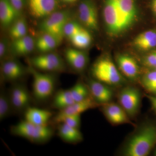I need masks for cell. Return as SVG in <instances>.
I'll use <instances>...</instances> for the list:
<instances>
[{
    "label": "cell",
    "instance_id": "1",
    "mask_svg": "<svg viewBox=\"0 0 156 156\" xmlns=\"http://www.w3.org/2000/svg\"><path fill=\"white\" fill-rule=\"evenodd\" d=\"M156 145V125L141 124L126 140L121 150L125 156H147Z\"/></svg>",
    "mask_w": 156,
    "mask_h": 156
},
{
    "label": "cell",
    "instance_id": "2",
    "mask_svg": "<svg viewBox=\"0 0 156 156\" xmlns=\"http://www.w3.org/2000/svg\"><path fill=\"white\" fill-rule=\"evenodd\" d=\"M29 70L33 78L34 99L39 103H44L52 99L56 91V77L50 73L40 72L31 66Z\"/></svg>",
    "mask_w": 156,
    "mask_h": 156
},
{
    "label": "cell",
    "instance_id": "3",
    "mask_svg": "<svg viewBox=\"0 0 156 156\" xmlns=\"http://www.w3.org/2000/svg\"><path fill=\"white\" fill-rule=\"evenodd\" d=\"M103 15L108 30L112 35L122 32L133 23L121 11L116 0L105 1Z\"/></svg>",
    "mask_w": 156,
    "mask_h": 156
},
{
    "label": "cell",
    "instance_id": "4",
    "mask_svg": "<svg viewBox=\"0 0 156 156\" xmlns=\"http://www.w3.org/2000/svg\"><path fill=\"white\" fill-rule=\"evenodd\" d=\"M92 72L94 79L110 87H119L124 82L115 65L108 58L103 57L95 62Z\"/></svg>",
    "mask_w": 156,
    "mask_h": 156
},
{
    "label": "cell",
    "instance_id": "5",
    "mask_svg": "<svg viewBox=\"0 0 156 156\" xmlns=\"http://www.w3.org/2000/svg\"><path fill=\"white\" fill-rule=\"evenodd\" d=\"M119 104L130 118H134L139 112L141 101V92L134 87H124L118 96Z\"/></svg>",
    "mask_w": 156,
    "mask_h": 156
},
{
    "label": "cell",
    "instance_id": "6",
    "mask_svg": "<svg viewBox=\"0 0 156 156\" xmlns=\"http://www.w3.org/2000/svg\"><path fill=\"white\" fill-rule=\"evenodd\" d=\"M69 14L67 11H55L44 20L41 28L44 33L50 34L61 42L64 36L65 25L69 20Z\"/></svg>",
    "mask_w": 156,
    "mask_h": 156
},
{
    "label": "cell",
    "instance_id": "7",
    "mask_svg": "<svg viewBox=\"0 0 156 156\" xmlns=\"http://www.w3.org/2000/svg\"><path fill=\"white\" fill-rule=\"evenodd\" d=\"M9 92L14 114H24L31 106L34 99L26 86L18 82L14 83Z\"/></svg>",
    "mask_w": 156,
    "mask_h": 156
},
{
    "label": "cell",
    "instance_id": "8",
    "mask_svg": "<svg viewBox=\"0 0 156 156\" xmlns=\"http://www.w3.org/2000/svg\"><path fill=\"white\" fill-rule=\"evenodd\" d=\"M30 62L31 66L42 72H62L66 69L63 59L55 53H44L33 57Z\"/></svg>",
    "mask_w": 156,
    "mask_h": 156
},
{
    "label": "cell",
    "instance_id": "9",
    "mask_svg": "<svg viewBox=\"0 0 156 156\" xmlns=\"http://www.w3.org/2000/svg\"><path fill=\"white\" fill-rule=\"evenodd\" d=\"M98 106L99 105L91 96L85 100L75 102L64 109L59 111L53 117L52 120L54 123L59 124L65 117L72 115H81L88 110L95 108Z\"/></svg>",
    "mask_w": 156,
    "mask_h": 156
},
{
    "label": "cell",
    "instance_id": "10",
    "mask_svg": "<svg viewBox=\"0 0 156 156\" xmlns=\"http://www.w3.org/2000/svg\"><path fill=\"white\" fill-rule=\"evenodd\" d=\"M87 84L91 97L99 106L111 102L114 93L110 87L95 79L88 80Z\"/></svg>",
    "mask_w": 156,
    "mask_h": 156
},
{
    "label": "cell",
    "instance_id": "11",
    "mask_svg": "<svg viewBox=\"0 0 156 156\" xmlns=\"http://www.w3.org/2000/svg\"><path fill=\"white\" fill-rule=\"evenodd\" d=\"M79 16L84 25L93 30L98 29L97 9L91 0H83L79 7Z\"/></svg>",
    "mask_w": 156,
    "mask_h": 156
},
{
    "label": "cell",
    "instance_id": "12",
    "mask_svg": "<svg viewBox=\"0 0 156 156\" xmlns=\"http://www.w3.org/2000/svg\"><path fill=\"white\" fill-rule=\"evenodd\" d=\"M1 73L3 81L14 83L25 76L26 70L16 60L8 59L3 61Z\"/></svg>",
    "mask_w": 156,
    "mask_h": 156
},
{
    "label": "cell",
    "instance_id": "13",
    "mask_svg": "<svg viewBox=\"0 0 156 156\" xmlns=\"http://www.w3.org/2000/svg\"><path fill=\"white\" fill-rule=\"evenodd\" d=\"M101 106L103 114L113 125H119L131 123L130 118L119 103L110 102Z\"/></svg>",
    "mask_w": 156,
    "mask_h": 156
},
{
    "label": "cell",
    "instance_id": "14",
    "mask_svg": "<svg viewBox=\"0 0 156 156\" xmlns=\"http://www.w3.org/2000/svg\"><path fill=\"white\" fill-rule=\"evenodd\" d=\"M117 65L121 73L131 80H136L139 75V67L133 57L126 54H120L116 58Z\"/></svg>",
    "mask_w": 156,
    "mask_h": 156
},
{
    "label": "cell",
    "instance_id": "15",
    "mask_svg": "<svg viewBox=\"0 0 156 156\" xmlns=\"http://www.w3.org/2000/svg\"><path fill=\"white\" fill-rule=\"evenodd\" d=\"M28 4L31 13L37 18L48 17L57 6L56 0H28Z\"/></svg>",
    "mask_w": 156,
    "mask_h": 156
},
{
    "label": "cell",
    "instance_id": "16",
    "mask_svg": "<svg viewBox=\"0 0 156 156\" xmlns=\"http://www.w3.org/2000/svg\"><path fill=\"white\" fill-rule=\"evenodd\" d=\"M25 120L37 126L49 125L53 118V113L48 110L30 106L24 113Z\"/></svg>",
    "mask_w": 156,
    "mask_h": 156
},
{
    "label": "cell",
    "instance_id": "17",
    "mask_svg": "<svg viewBox=\"0 0 156 156\" xmlns=\"http://www.w3.org/2000/svg\"><path fill=\"white\" fill-rule=\"evenodd\" d=\"M65 56L68 64L76 71L81 72L87 67L88 57L80 50L69 48L66 50Z\"/></svg>",
    "mask_w": 156,
    "mask_h": 156
},
{
    "label": "cell",
    "instance_id": "18",
    "mask_svg": "<svg viewBox=\"0 0 156 156\" xmlns=\"http://www.w3.org/2000/svg\"><path fill=\"white\" fill-rule=\"evenodd\" d=\"M58 125L57 134L62 141L70 144H76L83 141V136L80 129L70 127L63 123Z\"/></svg>",
    "mask_w": 156,
    "mask_h": 156
},
{
    "label": "cell",
    "instance_id": "19",
    "mask_svg": "<svg viewBox=\"0 0 156 156\" xmlns=\"http://www.w3.org/2000/svg\"><path fill=\"white\" fill-rule=\"evenodd\" d=\"M18 12L9 0H0V21L3 26L11 25L17 18Z\"/></svg>",
    "mask_w": 156,
    "mask_h": 156
},
{
    "label": "cell",
    "instance_id": "20",
    "mask_svg": "<svg viewBox=\"0 0 156 156\" xmlns=\"http://www.w3.org/2000/svg\"><path fill=\"white\" fill-rule=\"evenodd\" d=\"M51 100V107L58 111L75 102L69 89H61L56 91Z\"/></svg>",
    "mask_w": 156,
    "mask_h": 156
},
{
    "label": "cell",
    "instance_id": "21",
    "mask_svg": "<svg viewBox=\"0 0 156 156\" xmlns=\"http://www.w3.org/2000/svg\"><path fill=\"white\" fill-rule=\"evenodd\" d=\"M133 44L136 48L146 51L156 47V31L149 30L141 33L134 38Z\"/></svg>",
    "mask_w": 156,
    "mask_h": 156
},
{
    "label": "cell",
    "instance_id": "22",
    "mask_svg": "<svg viewBox=\"0 0 156 156\" xmlns=\"http://www.w3.org/2000/svg\"><path fill=\"white\" fill-rule=\"evenodd\" d=\"M35 43L31 37L27 35L14 40L12 50L15 55L24 56L30 53L34 48Z\"/></svg>",
    "mask_w": 156,
    "mask_h": 156
},
{
    "label": "cell",
    "instance_id": "23",
    "mask_svg": "<svg viewBox=\"0 0 156 156\" xmlns=\"http://www.w3.org/2000/svg\"><path fill=\"white\" fill-rule=\"evenodd\" d=\"M36 126L35 125L24 120L11 126L10 132L14 136L22 137L30 141Z\"/></svg>",
    "mask_w": 156,
    "mask_h": 156
},
{
    "label": "cell",
    "instance_id": "24",
    "mask_svg": "<svg viewBox=\"0 0 156 156\" xmlns=\"http://www.w3.org/2000/svg\"><path fill=\"white\" fill-rule=\"evenodd\" d=\"M54 134V129L49 125L36 126L30 142L35 144H44L51 140Z\"/></svg>",
    "mask_w": 156,
    "mask_h": 156
},
{
    "label": "cell",
    "instance_id": "25",
    "mask_svg": "<svg viewBox=\"0 0 156 156\" xmlns=\"http://www.w3.org/2000/svg\"><path fill=\"white\" fill-rule=\"evenodd\" d=\"M14 114L9 89L1 88L0 91V121L5 119Z\"/></svg>",
    "mask_w": 156,
    "mask_h": 156
},
{
    "label": "cell",
    "instance_id": "26",
    "mask_svg": "<svg viewBox=\"0 0 156 156\" xmlns=\"http://www.w3.org/2000/svg\"><path fill=\"white\" fill-rule=\"evenodd\" d=\"M59 43L60 42L55 37L44 33L37 39L36 46L40 52L46 53L55 49Z\"/></svg>",
    "mask_w": 156,
    "mask_h": 156
},
{
    "label": "cell",
    "instance_id": "27",
    "mask_svg": "<svg viewBox=\"0 0 156 156\" xmlns=\"http://www.w3.org/2000/svg\"><path fill=\"white\" fill-rule=\"evenodd\" d=\"M119 8L126 17L134 23L137 16V9L134 0H116Z\"/></svg>",
    "mask_w": 156,
    "mask_h": 156
},
{
    "label": "cell",
    "instance_id": "28",
    "mask_svg": "<svg viewBox=\"0 0 156 156\" xmlns=\"http://www.w3.org/2000/svg\"><path fill=\"white\" fill-rule=\"evenodd\" d=\"M92 36L87 30L82 28L79 32L70 39L72 44L78 49H85L92 42Z\"/></svg>",
    "mask_w": 156,
    "mask_h": 156
},
{
    "label": "cell",
    "instance_id": "29",
    "mask_svg": "<svg viewBox=\"0 0 156 156\" xmlns=\"http://www.w3.org/2000/svg\"><path fill=\"white\" fill-rule=\"evenodd\" d=\"M69 89L75 102L81 101L91 97L87 84H84L83 82H77Z\"/></svg>",
    "mask_w": 156,
    "mask_h": 156
},
{
    "label": "cell",
    "instance_id": "30",
    "mask_svg": "<svg viewBox=\"0 0 156 156\" xmlns=\"http://www.w3.org/2000/svg\"><path fill=\"white\" fill-rule=\"evenodd\" d=\"M27 25L25 20L21 18L16 20L10 30V36L13 40L20 38L27 35Z\"/></svg>",
    "mask_w": 156,
    "mask_h": 156
},
{
    "label": "cell",
    "instance_id": "31",
    "mask_svg": "<svg viewBox=\"0 0 156 156\" xmlns=\"http://www.w3.org/2000/svg\"><path fill=\"white\" fill-rule=\"evenodd\" d=\"M141 84L148 92L156 95V70L148 72L144 75L141 80Z\"/></svg>",
    "mask_w": 156,
    "mask_h": 156
},
{
    "label": "cell",
    "instance_id": "32",
    "mask_svg": "<svg viewBox=\"0 0 156 156\" xmlns=\"http://www.w3.org/2000/svg\"><path fill=\"white\" fill-rule=\"evenodd\" d=\"M82 28L83 27L78 23L69 20L65 25L63 30L64 36L70 39L79 32Z\"/></svg>",
    "mask_w": 156,
    "mask_h": 156
},
{
    "label": "cell",
    "instance_id": "33",
    "mask_svg": "<svg viewBox=\"0 0 156 156\" xmlns=\"http://www.w3.org/2000/svg\"><path fill=\"white\" fill-rule=\"evenodd\" d=\"M61 123H64L73 128L80 129L81 123V115H72L65 117Z\"/></svg>",
    "mask_w": 156,
    "mask_h": 156
},
{
    "label": "cell",
    "instance_id": "34",
    "mask_svg": "<svg viewBox=\"0 0 156 156\" xmlns=\"http://www.w3.org/2000/svg\"><path fill=\"white\" fill-rule=\"evenodd\" d=\"M144 64L147 67L156 68V51L148 54L143 59Z\"/></svg>",
    "mask_w": 156,
    "mask_h": 156
},
{
    "label": "cell",
    "instance_id": "35",
    "mask_svg": "<svg viewBox=\"0 0 156 156\" xmlns=\"http://www.w3.org/2000/svg\"><path fill=\"white\" fill-rule=\"evenodd\" d=\"M7 42L6 40H2L0 43V58L1 60L5 58L7 53Z\"/></svg>",
    "mask_w": 156,
    "mask_h": 156
},
{
    "label": "cell",
    "instance_id": "36",
    "mask_svg": "<svg viewBox=\"0 0 156 156\" xmlns=\"http://www.w3.org/2000/svg\"><path fill=\"white\" fill-rule=\"evenodd\" d=\"M12 6L18 12L22 10L24 4V0H9Z\"/></svg>",
    "mask_w": 156,
    "mask_h": 156
},
{
    "label": "cell",
    "instance_id": "37",
    "mask_svg": "<svg viewBox=\"0 0 156 156\" xmlns=\"http://www.w3.org/2000/svg\"><path fill=\"white\" fill-rule=\"evenodd\" d=\"M147 97L148 98L153 107L154 109L156 112V96H153L151 95H147Z\"/></svg>",
    "mask_w": 156,
    "mask_h": 156
},
{
    "label": "cell",
    "instance_id": "38",
    "mask_svg": "<svg viewBox=\"0 0 156 156\" xmlns=\"http://www.w3.org/2000/svg\"><path fill=\"white\" fill-rule=\"evenodd\" d=\"M151 8L154 13L156 15V0L152 1Z\"/></svg>",
    "mask_w": 156,
    "mask_h": 156
},
{
    "label": "cell",
    "instance_id": "39",
    "mask_svg": "<svg viewBox=\"0 0 156 156\" xmlns=\"http://www.w3.org/2000/svg\"><path fill=\"white\" fill-rule=\"evenodd\" d=\"M62 1L66 2L72 3L76 2V0H62Z\"/></svg>",
    "mask_w": 156,
    "mask_h": 156
},
{
    "label": "cell",
    "instance_id": "40",
    "mask_svg": "<svg viewBox=\"0 0 156 156\" xmlns=\"http://www.w3.org/2000/svg\"><path fill=\"white\" fill-rule=\"evenodd\" d=\"M154 154H155V155L156 156V150L155 151V152Z\"/></svg>",
    "mask_w": 156,
    "mask_h": 156
},
{
    "label": "cell",
    "instance_id": "41",
    "mask_svg": "<svg viewBox=\"0 0 156 156\" xmlns=\"http://www.w3.org/2000/svg\"><path fill=\"white\" fill-rule=\"evenodd\" d=\"M154 69L156 70V68H154Z\"/></svg>",
    "mask_w": 156,
    "mask_h": 156
}]
</instances>
